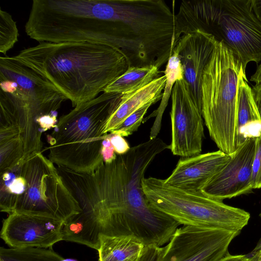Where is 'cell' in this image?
<instances>
[{
  "instance_id": "1",
  "label": "cell",
  "mask_w": 261,
  "mask_h": 261,
  "mask_svg": "<svg viewBox=\"0 0 261 261\" xmlns=\"http://www.w3.org/2000/svg\"><path fill=\"white\" fill-rule=\"evenodd\" d=\"M168 147L159 138L149 139L89 174L58 166L81 209L64 223L63 240L96 250L102 234L132 236L145 246L167 244L180 224L152 206L142 180L155 157Z\"/></svg>"
},
{
  "instance_id": "2",
  "label": "cell",
  "mask_w": 261,
  "mask_h": 261,
  "mask_svg": "<svg viewBox=\"0 0 261 261\" xmlns=\"http://www.w3.org/2000/svg\"><path fill=\"white\" fill-rule=\"evenodd\" d=\"M15 57L53 84L74 107L98 96L129 68L118 49L88 42H41Z\"/></svg>"
},
{
  "instance_id": "3",
  "label": "cell",
  "mask_w": 261,
  "mask_h": 261,
  "mask_svg": "<svg viewBox=\"0 0 261 261\" xmlns=\"http://www.w3.org/2000/svg\"><path fill=\"white\" fill-rule=\"evenodd\" d=\"M67 98L15 56L0 58V125L12 126L23 141L26 159L42 152L43 133L54 129Z\"/></svg>"
},
{
  "instance_id": "4",
  "label": "cell",
  "mask_w": 261,
  "mask_h": 261,
  "mask_svg": "<svg viewBox=\"0 0 261 261\" xmlns=\"http://www.w3.org/2000/svg\"><path fill=\"white\" fill-rule=\"evenodd\" d=\"M0 208L64 222L81 211L57 167L42 152L0 173Z\"/></svg>"
},
{
  "instance_id": "5",
  "label": "cell",
  "mask_w": 261,
  "mask_h": 261,
  "mask_svg": "<svg viewBox=\"0 0 261 261\" xmlns=\"http://www.w3.org/2000/svg\"><path fill=\"white\" fill-rule=\"evenodd\" d=\"M199 30L222 41L241 61H261V22L252 0L182 1L174 15L173 48L180 36Z\"/></svg>"
},
{
  "instance_id": "6",
  "label": "cell",
  "mask_w": 261,
  "mask_h": 261,
  "mask_svg": "<svg viewBox=\"0 0 261 261\" xmlns=\"http://www.w3.org/2000/svg\"><path fill=\"white\" fill-rule=\"evenodd\" d=\"M123 95L103 92L61 117L47 135L48 159L58 166L89 174L103 162L107 124Z\"/></svg>"
},
{
  "instance_id": "7",
  "label": "cell",
  "mask_w": 261,
  "mask_h": 261,
  "mask_svg": "<svg viewBox=\"0 0 261 261\" xmlns=\"http://www.w3.org/2000/svg\"><path fill=\"white\" fill-rule=\"evenodd\" d=\"M243 73L239 58L217 41L203 72L202 116L211 139L230 155L238 148V82Z\"/></svg>"
},
{
  "instance_id": "8",
  "label": "cell",
  "mask_w": 261,
  "mask_h": 261,
  "mask_svg": "<svg viewBox=\"0 0 261 261\" xmlns=\"http://www.w3.org/2000/svg\"><path fill=\"white\" fill-rule=\"evenodd\" d=\"M144 192L152 206L180 225L223 229L240 233L250 214L225 204L201 192L184 191L167 185L165 179L143 178Z\"/></svg>"
},
{
  "instance_id": "9",
  "label": "cell",
  "mask_w": 261,
  "mask_h": 261,
  "mask_svg": "<svg viewBox=\"0 0 261 261\" xmlns=\"http://www.w3.org/2000/svg\"><path fill=\"white\" fill-rule=\"evenodd\" d=\"M240 233L223 229L182 225L162 247L160 261H220Z\"/></svg>"
},
{
  "instance_id": "10",
  "label": "cell",
  "mask_w": 261,
  "mask_h": 261,
  "mask_svg": "<svg viewBox=\"0 0 261 261\" xmlns=\"http://www.w3.org/2000/svg\"><path fill=\"white\" fill-rule=\"evenodd\" d=\"M171 101L172 137L168 149L174 155L182 158L200 154L204 138L202 111L184 79L174 84Z\"/></svg>"
},
{
  "instance_id": "11",
  "label": "cell",
  "mask_w": 261,
  "mask_h": 261,
  "mask_svg": "<svg viewBox=\"0 0 261 261\" xmlns=\"http://www.w3.org/2000/svg\"><path fill=\"white\" fill-rule=\"evenodd\" d=\"M254 151L255 139H247L205 184L201 190V193L222 201L252 193V165Z\"/></svg>"
},
{
  "instance_id": "12",
  "label": "cell",
  "mask_w": 261,
  "mask_h": 261,
  "mask_svg": "<svg viewBox=\"0 0 261 261\" xmlns=\"http://www.w3.org/2000/svg\"><path fill=\"white\" fill-rule=\"evenodd\" d=\"M64 223L49 217L12 213L3 220L1 238L12 248H52L63 241Z\"/></svg>"
},
{
  "instance_id": "13",
  "label": "cell",
  "mask_w": 261,
  "mask_h": 261,
  "mask_svg": "<svg viewBox=\"0 0 261 261\" xmlns=\"http://www.w3.org/2000/svg\"><path fill=\"white\" fill-rule=\"evenodd\" d=\"M217 42L212 35L197 30L181 36L173 50L180 61L184 79L201 111L203 72L211 58Z\"/></svg>"
},
{
  "instance_id": "14",
  "label": "cell",
  "mask_w": 261,
  "mask_h": 261,
  "mask_svg": "<svg viewBox=\"0 0 261 261\" xmlns=\"http://www.w3.org/2000/svg\"><path fill=\"white\" fill-rule=\"evenodd\" d=\"M220 150L180 159L165 183L191 192H200L205 184L229 161Z\"/></svg>"
},
{
  "instance_id": "15",
  "label": "cell",
  "mask_w": 261,
  "mask_h": 261,
  "mask_svg": "<svg viewBox=\"0 0 261 261\" xmlns=\"http://www.w3.org/2000/svg\"><path fill=\"white\" fill-rule=\"evenodd\" d=\"M246 73L238 82V148L247 139L261 136V117Z\"/></svg>"
},
{
  "instance_id": "16",
  "label": "cell",
  "mask_w": 261,
  "mask_h": 261,
  "mask_svg": "<svg viewBox=\"0 0 261 261\" xmlns=\"http://www.w3.org/2000/svg\"><path fill=\"white\" fill-rule=\"evenodd\" d=\"M166 81V77L164 75L135 92L123 95L118 107L107 124L105 134L115 129L127 117L142 106L154 104L161 99Z\"/></svg>"
},
{
  "instance_id": "17",
  "label": "cell",
  "mask_w": 261,
  "mask_h": 261,
  "mask_svg": "<svg viewBox=\"0 0 261 261\" xmlns=\"http://www.w3.org/2000/svg\"><path fill=\"white\" fill-rule=\"evenodd\" d=\"M99 261H136L145 247L132 236L100 235L99 237Z\"/></svg>"
},
{
  "instance_id": "18",
  "label": "cell",
  "mask_w": 261,
  "mask_h": 261,
  "mask_svg": "<svg viewBox=\"0 0 261 261\" xmlns=\"http://www.w3.org/2000/svg\"><path fill=\"white\" fill-rule=\"evenodd\" d=\"M159 68L152 67H129L114 81L109 84L103 92L122 95L135 92L159 77Z\"/></svg>"
},
{
  "instance_id": "19",
  "label": "cell",
  "mask_w": 261,
  "mask_h": 261,
  "mask_svg": "<svg viewBox=\"0 0 261 261\" xmlns=\"http://www.w3.org/2000/svg\"><path fill=\"white\" fill-rule=\"evenodd\" d=\"M23 141L15 128L0 125V173L24 160Z\"/></svg>"
},
{
  "instance_id": "20",
  "label": "cell",
  "mask_w": 261,
  "mask_h": 261,
  "mask_svg": "<svg viewBox=\"0 0 261 261\" xmlns=\"http://www.w3.org/2000/svg\"><path fill=\"white\" fill-rule=\"evenodd\" d=\"M164 73L166 77V81L161 103L157 110L148 117L156 116L155 120L151 128L149 139H153L157 137L161 129L162 116L167 106L169 97L171 95L174 85L177 80L184 79L182 67L175 53L173 52L168 60Z\"/></svg>"
},
{
  "instance_id": "21",
  "label": "cell",
  "mask_w": 261,
  "mask_h": 261,
  "mask_svg": "<svg viewBox=\"0 0 261 261\" xmlns=\"http://www.w3.org/2000/svg\"><path fill=\"white\" fill-rule=\"evenodd\" d=\"M0 261H75L65 259L52 248H0Z\"/></svg>"
},
{
  "instance_id": "22",
  "label": "cell",
  "mask_w": 261,
  "mask_h": 261,
  "mask_svg": "<svg viewBox=\"0 0 261 261\" xmlns=\"http://www.w3.org/2000/svg\"><path fill=\"white\" fill-rule=\"evenodd\" d=\"M16 22L7 12L0 9V52L6 55L18 41Z\"/></svg>"
},
{
  "instance_id": "23",
  "label": "cell",
  "mask_w": 261,
  "mask_h": 261,
  "mask_svg": "<svg viewBox=\"0 0 261 261\" xmlns=\"http://www.w3.org/2000/svg\"><path fill=\"white\" fill-rule=\"evenodd\" d=\"M151 105V103L145 105L135 111L110 133L118 134L123 137L132 135L138 129L142 123L144 116Z\"/></svg>"
},
{
  "instance_id": "24",
  "label": "cell",
  "mask_w": 261,
  "mask_h": 261,
  "mask_svg": "<svg viewBox=\"0 0 261 261\" xmlns=\"http://www.w3.org/2000/svg\"><path fill=\"white\" fill-rule=\"evenodd\" d=\"M252 187L261 188V136L255 139V151L252 165Z\"/></svg>"
},
{
  "instance_id": "25",
  "label": "cell",
  "mask_w": 261,
  "mask_h": 261,
  "mask_svg": "<svg viewBox=\"0 0 261 261\" xmlns=\"http://www.w3.org/2000/svg\"><path fill=\"white\" fill-rule=\"evenodd\" d=\"M162 253V247L145 246L136 261H160Z\"/></svg>"
},
{
  "instance_id": "26",
  "label": "cell",
  "mask_w": 261,
  "mask_h": 261,
  "mask_svg": "<svg viewBox=\"0 0 261 261\" xmlns=\"http://www.w3.org/2000/svg\"><path fill=\"white\" fill-rule=\"evenodd\" d=\"M109 138L115 153L117 154H125L130 148L124 137L119 135L109 133Z\"/></svg>"
},
{
  "instance_id": "27",
  "label": "cell",
  "mask_w": 261,
  "mask_h": 261,
  "mask_svg": "<svg viewBox=\"0 0 261 261\" xmlns=\"http://www.w3.org/2000/svg\"><path fill=\"white\" fill-rule=\"evenodd\" d=\"M102 155L105 163L112 162L116 157L117 154L109 139V134L102 143Z\"/></svg>"
},
{
  "instance_id": "28",
  "label": "cell",
  "mask_w": 261,
  "mask_h": 261,
  "mask_svg": "<svg viewBox=\"0 0 261 261\" xmlns=\"http://www.w3.org/2000/svg\"><path fill=\"white\" fill-rule=\"evenodd\" d=\"M254 98L261 117V84L255 85L252 88Z\"/></svg>"
},
{
  "instance_id": "29",
  "label": "cell",
  "mask_w": 261,
  "mask_h": 261,
  "mask_svg": "<svg viewBox=\"0 0 261 261\" xmlns=\"http://www.w3.org/2000/svg\"><path fill=\"white\" fill-rule=\"evenodd\" d=\"M248 258L246 255H231L228 253L220 261H246Z\"/></svg>"
},
{
  "instance_id": "30",
  "label": "cell",
  "mask_w": 261,
  "mask_h": 261,
  "mask_svg": "<svg viewBox=\"0 0 261 261\" xmlns=\"http://www.w3.org/2000/svg\"><path fill=\"white\" fill-rule=\"evenodd\" d=\"M252 7L255 14L261 22V0H252Z\"/></svg>"
},
{
  "instance_id": "31",
  "label": "cell",
  "mask_w": 261,
  "mask_h": 261,
  "mask_svg": "<svg viewBox=\"0 0 261 261\" xmlns=\"http://www.w3.org/2000/svg\"><path fill=\"white\" fill-rule=\"evenodd\" d=\"M250 81L255 83V85L261 84V64L258 65L255 73L251 75Z\"/></svg>"
},
{
  "instance_id": "32",
  "label": "cell",
  "mask_w": 261,
  "mask_h": 261,
  "mask_svg": "<svg viewBox=\"0 0 261 261\" xmlns=\"http://www.w3.org/2000/svg\"><path fill=\"white\" fill-rule=\"evenodd\" d=\"M246 261H261V253L259 252L249 256Z\"/></svg>"
},
{
  "instance_id": "33",
  "label": "cell",
  "mask_w": 261,
  "mask_h": 261,
  "mask_svg": "<svg viewBox=\"0 0 261 261\" xmlns=\"http://www.w3.org/2000/svg\"><path fill=\"white\" fill-rule=\"evenodd\" d=\"M258 252L261 253V238L259 240L255 247L254 248L253 250L252 251L251 254L253 255Z\"/></svg>"
},
{
  "instance_id": "34",
  "label": "cell",
  "mask_w": 261,
  "mask_h": 261,
  "mask_svg": "<svg viewBox=\"0 0 261 261\" xmlns=\"http://www.w3.org/2000/svg\"><path fill=\"white\" fill-rule=\"evenodd\" d=\"M259 216H260V217L261 218V212H260V214H259Z\"/></svg>"
}]
</instances>
